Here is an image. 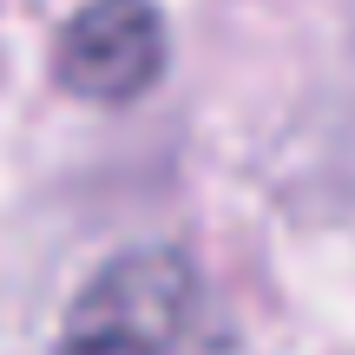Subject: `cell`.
<instances>
[{
	"label": "cell",
	"instance_id": "7a4b0ae2",
	"mask_svg": "<svg viewBox=\"0 0 355 355\" xmlns=\"http://www.w3.org/2000/svg\"><path fill=\"white\" fill-rule=\"evenodd\" d=\"M53 73L73 99L132 105L165 79V13L152 0H86L60 26Z\"/></svg>",
	"mask_w": 355,
	"mask_h": 355
},
{
	"label": "cell",
	"instance_id": "6da1fadb",
	"mask_svg": "<svg viewBox=\"0 0 355 355\" xmlns=\"http://www.w3.org/2000/svg\"><path fill=\"white\" fill-rule=\"evenodd\" d=\"M53 355H237V336L184 250H125L73 296Z\"/></svg>",
	"mask_w": 355,
	"mask_h": 355
}]
</instances>
